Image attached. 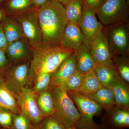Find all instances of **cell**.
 Listing matches in <instances>:
<instances>
[{
    "instance_id": "ffe728a7",
    "label": "cell",
    "mask_w": 129,
    "mask_h": 129,
    "mask_svg": "<svg viewBox=\"0 0 129 129\" xmlns=\"http://www.w3.org/2000/svg\"><path fill=\"white\" fill-rule=\"evenodd\" d=\"M87 96L106 110L115 105L112 91L106 86H103L94 94Z\"/></svg>"
},
{
    "instance_id": "4dcf8cb0",
    "label": "cell",
    "mask_w": 129,
    "mask_h": 129,
    "mask_svg": "<svg viewBox=\"0 0 129 129\" xmlns=\"http://www.w3.org/2000/svg\"><path fill=\"white\" fill-rule=\"evenodd\" d=\"M32 4L31 0H11L8 7L12 11H24L27 10Z\"/></svg>"
},
{
    "instance_id": "4316f807",
    "label": "cell",
    "mask_w": 129,
    "mask_h": 129,
    "mask_svg": "<svg viewBox=\"0 0 129 129\" xmlns=\"http://www.w3.org/2000/svg\"><path fill=\"white\" fill-rule=\"evenodd\" d=\"M51 78L50 73L40 74L35 78L33 82L34 86L31 88L35 94H39L49 89Z\"/></svg>"
},
{
    "instance_id": "603a6c76",
    "label": "cell",
    "mask_w": 129,
    "mask_h": 129,
    "mask_svg": "<svg viewBox=\"0 0 129 129\" xmlns=\"http://www.w3.org/2000/svg\"><path fill=\"white\" fill-rule=\"evenodd\" d=\"M94 70L103 86L110 88L115 79L119 76L113 67L96 64Z\"/></svg>"
},
{
    "instance_id": "5b68a950",
    "label": "cell",
    "mask_w": 129,
    "mask_h": 129,
    "mask_svg": "<svg viewBox=\"0 0 129 129\" xmlns=\"http://www.w3.org/2000/svg\"><path fill=\"white\" fill-rule=\"evenodd\" d=\"M67 92L81 115L80 123L77 128L99 129L93 119L95 116L101 115L103 109L86 95L79 92Z\"/></svg>"
},
{
    "instance_id": "44dd1931",
    "label": "cell",
    "mask_w": 129,
    "mask_h": 129,
    "mask_svg": "<svg viewBox=\"0 0 129 129\" xmlns=\"http://www.w3.org/2000/svg\"><path fill=\"white\" fill-rule=\"evenodd\" d=\"M35 96L37 106L44 117H46L53 115L55 109L50 86L47 90L35 94Z\"/></svg>"
},
{
    "instance_id": "4fadbf2b",
    "label": "cell",
    "mask_w": 129,
    "mask_h": 129,
    "mask_svg": "<svg viewBox=\"0 0 129 129\" xmlns=\"http://www.w3.org/2000/svg\"><path fill=\"white\" fill-rule=\"evenodd\" d=\"M32 47L24 37L8 44L6 49V55L11 64L32 57Z\"/></svg>"
},
{
    "instance_id": "d4e9b609",
    "label": "cell",
    "mask_w": 129,
    "mask_h": 129,
    "mask_svg": "<svg viewBox=\"0 0 129 129\" xmlns=\"http://www.w3.org/2000/svg\"><path fill=\"white\" fill-rule=\"evenodd\" d=\"M65 6V16L68 22L79 24L83 16L82 0H69Z\"/></svg>"
},
{
    "instance_id": "8d00e7d4",
    "label": "cell",
    "mask_w": 129,
    "mask_h": 129,
    "mask_svg": "<svg viewBox=\"0 0 129 129\" xmlns=\"http://www.w3.org/2000/svg\"><path fill=\"white\" fill-rule=\"evenodd\" d=\"M57 1L59 2L60 3H61L63 6L64 5L65 6L67 5L68 2L69 0H57Z\"/></svg>"
},
{
    "instance_id": "8992f818",
    "label": "cell",
    "mask_w": 129,
    "mask_h": 129,
    "mask_svg": "<svg viewBox=\"0 0 129 129\" xmlns=\"http://www.w3.org/2000/svg\"><path fill=\"white\" fill-rule=\"evenodd\" d=\"M102 31L112 56L129 55L128 22L105 26Z\"/></svg>"
},
{
    "instance_id": "5bb4252c",
    "label": "cell",
    "mask_w": 129,
    "mask_h": 129,
    "mask_svg": "<svg viewBox=\"0 0 129 129\" xmlns=\"http://www.w3.org/2000/svg\"><path fill=\"white\" fill-rule=\"evenodd\" d=\"M76 71L84 75L94 70L96 64L92 57L91 45L84 43L74 52Z\"/></svg>"
},
{
    "instance_id": "1f68e13d",
    "label": "cell",
    "mask_w": 129,
    "mask_h": 129,
    "mask_svg": "<svg viewBox=\"0 0 129 129\" xmlns=\"http://www.w3.org/2000/svg\"><path fill=\"white\" fill-rule=\"evenodd\" d=\"M107 0H82L83 5L96 13Z\"/></svg>"
},
{
    "instance_id": "60d3db41",
    "label": "cell",
    "mask_w": 129,
    "mask_h": 129,
    "mask_svg": "<svg viewBox=\"0 0 129 129\" xmlns=\"http://www.w3.org/2000/svg\"><path fill=\"white\" fill-rule=\"evenodd\" d=\"M2 1V0H0V2H1V1Z\"/></svg>"
},
{
    "instance_id": "f35d334b",
    "label": "cell",
    "mask_w": 129,
    "mask_h": 129,
    "mask_svg": "<svg viewBox=\"0 0 129 129\" xmlns=\"http://www.w3.org/2000/svg\"><path fill=\"white\" fill-rule=\"evenodd\" d=\"M65 127L66 129H73L72 128V127H67V126H64Z\"/></svg>"
},
{
    "instance_id": "9c48e42d",
    "label": "cell",
    "mask_w": 129,
    "mask_h": 129,
    "mask_svg": "<svg viewBox=\"0 0 129 129\" xmlns=\"http://www.w3.org/2000/svg\"><path fill=\"white\" fill-rule=\"evenodd\" d=\"M20 113L32 124L38 125L45 118L37 106L35 94L29 86L22 89L15 95Z\"/></svg>"
},
{
    "instance_id": "836d02e7",
    "label": "cell",
    "mask_w": 129,
    "mask_h": 129,
    "mask_svg": "<svg viewBox=\"0 0 129 129\" xmlns=\"http://www.w3.org/2000/svg\"><path fill=\"white\" fill-rule=\"evenodd\" d=\"M8 45V42L1 23L0 24V49L6 50Z\"/></svg>"
},
{
    "instance_id": "277c9868",
    "label": "cell",
    "mask_w": 129,
    "mask_h": 129,
    "mask_svg": "<svg viewBox=\"0 0 129 129\" xmlns=\"http://www.w3.org/2000/svg\"><path fill=\"white\" fill-rule=\"evenodd\" d=\"M129 0H107L96 13L104 26L128 22Z\"/></svg>"
},
{
    "instance_id": "f1b7e54d",
    "label": "cell",
    "mask_w": 129,
    "mask_h": 129,
    "mask_svg": "<svg viewBox=\"0 0 129 129\" xmlns=\"http://www.w3.org/2000/svg\"><path fill=\"white\" fill-rule=\"evenodd\" d=\"M39 125L41 129H66L64 125L53 116L44 118Z\"/></svg>"
},
{
    "instance_id": "e0dca14e",
    "label": "cell",
    "mask_w": 129,
    "mask_h": 129,
    "mask_svg": "<svg viewBox=\"0 0 129 129\" xmlns=\"http://www.w3.org/2000/svg\"><path fill=\"white\" fill-rule=\"evenodd\" d=\"M0 108L7 109L14 114L20 113L16 95L5 82L3 74L0 72Z\"/></svg>"
},
{
    "instance_id": "30bf717a",
    "label": "cell",
    "mask_w": 129,
    "mask_h": 129,
    "mask_svg": "<svg viewBox=\"0 0 129 129\" xmlns=\"http://www.w3.org/2000/svg\"><path fill=\"white\" fill-rule=\"evenodd\" d=\"M79 25L84 38L85 43L90 45L104 27L98 21L95 13L83 5V16Z\"/></svg>"
},
{
    "instance_id": "ab89813d",
    "label": "cell",
    "mask_w": 129,
    "mask_h": 129,
    "mask_svg": "<svg viewBox=\"0 0 129 129\" xmlns=\"http://www.w3.org/2000/svg\"><path fill=\"white\" fill-rule=\"evenodd\" d=\"M72 128L73 129H92V128L78 129V128H75V127H73V128Z\"/></svg>"
},
{
    "instance_id": "ac0fdd59",
    "label": "cell",
    "mask_w": 129,
    "mask_h": 129,
    "mask_svg": "<svg viewBox=\"0 0 129 129\" xmlns=\"http://www.w3.org/2000/svg\"><path fill=\"white\" fill-rule=\"evenodd\" d=\"M110 89L113 94L115 105L122 108L129 109V86L118 76Z\"/></svg>"
},
{
    "instance_id": "484cf974",
    "label": "cell",
    "mask_w": 129,
    "mask_h": 129,
    "mask_svg": "<svg viewBox=\"0 0 129 129\" xmlns=\"http://www.w3.org/2000/svg\"><path fill=\"white\" fill-rule=\"evenodd\" d=\"M83 76L76 71L56 87L67 92H79L82 85Z\"/></svg>"
},
{
    "instance_id": "3957f363",
    "label": "cell",
    "mask_w": 129,
    "mask_h": 129,
    "mask_svg": "<svg viewBox=\"0 0 129 129\" xmlns=\"http://www.w3.org/2000/svg\"><path fill=\"white\" fill-rule=\"evenodd\" d=\"M55 111L52 116L59 120L64 126L78 128L81 115L70 97L65 91L50 86Z\"/></svg>"
},
{
    "instance_id": "ba28073f",
    "label": "cell",
    "mask_w": 129,
    "mask_h": 129,
    "mask_svg": "<svg viewBox=\"0 0 129 129\" xmlns=\"http://www.w3.org/2000/svg\"><path fill=\"white\" fill-rule=\"evenodd\" d=\"M38 10L28 9L16 16V19L20 23L24 37L33 48L42 46L41 29L38 18Z\"/></svg>"
},
{
    "instance_id": "6da1fadb",
    "label": "cell",
    "mask_w": 129,
    "mask_h": 129,
    "mask_svg": "<svg viewBox=\"0 0 129 129\" xmlns=\"http://www.w3.org/2000/svg\"><path fill=\"white\" fill-rule=\"evenodd\" d=\"M38 18L42 34L43 47L61 45L68 22L63 5L57 0H49L38 10Z\"/></svg>"
},
{
    "instance_id": "e575fe53",
    "label": "cell",
    "mask_w": 129,
    "mask_h": 129,
    "mask_svg": "<svg viewBox=\"0 0 129 129\" xmlns=\"http://www.w3.org/2000/svg\"><path fill=\"white\" fill-rule=\"evenodd\" d=\"M32 5L36 7L40 8L42 5L45 4L49 0H31Z\"/></svg>"
},
{
    "instance_id": "7402d4cb",
    "label": "cell",
    "mask_w": 129,
    "mask_h": 129,
    "mask_svg": "<svg viewBox=\"0 0 129 129\" xmlns=\"http://www.w3.org/2000/svg\"><path fill=\"white\" fill-rule=\"evenodd\" d=\"M129 55L112 56L113 67L120 78L127 85L129 84Z\"/></svg>"
},
{
    "instance_id": "f546056e",
    "label": "cell",
    "mask_w": 129,
    "mask_h": 129,
    "mask_svg": "<svg viewBox=\"0 0 129 129\" xmlns=\"http://www.w3.org/2000/svg\"><path fill=\"white\" fill-rule=\"evenodd\" d=\"M14 113L7 109L0 108V125L7 129H12Z\"/></svg>"
},
{
    "instance_id": "9a60e30c",
    "label": "cell",
    "mask_w": 129,
    "mask_h": 129,
    "mask_svg": "<svg viewBox=\"0 0 129 129\" xmlns=\"http://www.w3.org/2000/svg\"><path fill=\"white\" fill-rule=\"evenodd\" d=\"M85 43V39L79 24L68 22L61 40V45L75 51Z\"/></svg>"
},
{
    "instance_id": "7a4b0ae2",
    "label": "cell",
    "mask_w": 129,
    "mask_h": 129,
    "mask_svg": "<svg viewBox=\"0 0 129 129\" xmlns=\"http://www.w3.org/2000/svg\"><path fill=\"white\" fill-rule=\"evenodd\" d=\"M32 50L30 61V85L39 75L53 73L63 60L75 51L61 45L32 48Z\"/></svg>"
},
{
    "instance_id": "d6986e66",
    "label": "cell",
    "mask_w": 129,
    "mask_h": 129,
    "mask_svg": "<svg viewBox=\"0 0 129 129\" xmlns=\"http://www.w3.org/2000/svg\"><path fill=\"white\" fill-rule=\"evenodd\" d=\"M2 20L1 23L8 44L24 37L21 25L16 19L4 17Z\"/></svg>"
},
{
    "instance_id": "d6a6232c",
    "label": "cell",
    "mask_w": 129,
    "mask_h": 129,
    "mask_svg": "<svg viewBox=\"0 0 129 129\" xmlns=\"http://www.w3.org/2000/svg\"><path fill=\"white\" fill-rule=\"evenodd\" d=\"M11 65L6 55V50L0 49V72L4 73Z\"/></svg>"
},
{
    "instance_id": "7c38bea8",
    "label": "cell",
    "mask_w": 129,
    "mask_h": 129,
    "mask_svg": "<svg viewBox=\"0 0 129 129\" xmlns=\"http://www.w3.org/2000/svg\"><path fill=\"white\" fill-rule=\"evenodd\" d=\"M103 124L108 129H124L129 127V109L116 105L106 110Z\"/></svg>"
},
{
    "instance_id": "cb8c5ba5",
    "label": "cell",
    "mask_w": 129,
    "mask_h": 129,
    "mask_svg": "<svg viewBox=\"0 0 129 129\" xmlns=\"http://www.w3.org/2000/svg\"><path fill=\"white\" fill-rule=\"evenodd\" d=\"M103 86L93 70L83 75L82 85L79 92L88 95L94 94Z\"/></svg>"
},
{
    "instance_id": "2e32d148",
    "label": "cell",
    "mask_w": 129,
    "mask_h": 129,
    "mask_svg": "<svg viewBox=\"0 0 129 129\" xmlns=\"http://www.w3.org/2000/svg\"><path fill=\"white\" fill-rule=\"evenodd\" d=\"M76 71L74 53L63 60L51 74L50 86H57Z\"/></svg>"
},
{
    "instance_id": "8fae6325",
    "label": "cell",
    "mask_w": 129,
    "mask_h": 129,
    "mask_svg": "<svg viewBox=\"0 0 129 129\" xmlns=\"http://www.w3.org/2000/svg\"><path fill=\"white\" fill-rule=\"evenodd\" d=\"M91 52L96 64L113 67L112 56L102 30L93 40L91 45Z\"/></svg>"
},
{
    "instance_id": "52a82bcc",
    "label": "cell",
    "mask_w": 129,
    "mask_h": 129,
    "mask_svg": "<svg viewBox=\"0 0 129 129\" xmlns=\"http://www.w3.org/2000/svg\"><path fill=\"white\" fill-rule=\"evenodd\" d=\"M3 74L7 85L16 95L30 86V61L24 60L11 64Z\"/></svg>"
},
{
    "instance_id": "74e56055",
    "label": "cell",
    "mask_w": 129,
    "mask_h": 129,
    "mask_svg": "<svg viewBox=\"0 0 129 129\" xmlns=\"http://www.w3.org/2000/svg\"><path fill=\"white\" fill-rule=\"evenodd\" d=\"M32 129H41L39 126V125H35V127H33V128Z\"/></svg>"
},
{
    "instance_id": "83f0119b",
    "label": "cell",
    "mask_w": 129,
    "mask_h": 129,
    "mask_svg": "<svg viewBox=\"0 0 129 129\" xmlns=\"http://www.w3.org/2000/svg\"><path fill=\"white\" fill-rule=\"evenodd\" d=\"M31 122L21 113L14 114L13 118L12 129H32Z\"/></svg>"
},
{
    "instance_id": "d590c367",
    "label": "cell",
    "mask_w": 129,
    "mask_h": 129,
    "mask_svg": "<svg viewBox=\"0 0 129 129\" xmlns=\"http://www.w3.org/2000/svg\"><path fill=\"white\" fill-rule=\"evenodd\" d=\"M5 12L2 9H0V21L2 20L3 18L5 17Z\"/></svg>"
}]
</instances>
